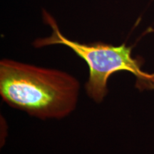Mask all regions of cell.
<instances>
[{
  "instance_id": "6da1fadb",
  "label": "cell",
  "mask_w": 154,
  "mask_h": 154,
  "mask_svg": "<svg viewBox=\"0 0 154 154\" xmlns=\"http://www.w3.org/2000/svg\"><path fill=\"white\" fill-rule=\"evenodd\" d=\"M79 82L63 71L4 59L0 96L10 106L40 119H61L76 109Z\"/></svg>"
},
{
  "instance_id": "7a4b0ae2",
  "label": "cell",
  "mask_w": 154,
  "mask_h": 154,
  "mask_svg": "<svg viewBox=\"0 0 154 154\" xmlns=\"http://www.w3.org/2000/svg\"><path fill=\"white\" fill-rule=\"evenodd\" d=\"M44 22L52 32L47 37L38 38L33 42L35 48L52 45L68 47L75 54L85 61L89 70L85 84L86 94L97 103H101L107 96L108 81L111 75L119 72H128L136 77V87L140 91L154 89V73L145 72L141 66L140 58L132 57L133 46L124 43L114 46L103 42L81 43L69 39L61 33L57 22L46 11H43Z\"/></svg>"
}]
</instances>
